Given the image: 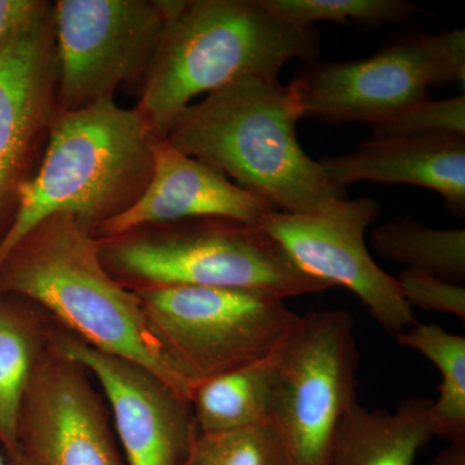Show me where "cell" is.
<instances>
[{"instance_id":"obj_4","label":"cell","mask_w":465,"mask_h":465,"mask_svg":"<svg viewBox=\"0 0 465 465\" xmlns=\"http://www.w3.org/2000/svg\"><path fill=\"white\" fill-rule=\"evenodd\" d=\"M153 134L136 108L114 100L57 112L41 162L21 186L0 264L43 220L66 213L91 232L133 207L152 179Z\"/></svg>"},{"instance_id":"obj_11","label":"cell","mask_w":465,"mask_h":465,"mask_svg":"<svg viewBox=\"0 0 465 465\" xmlns=\"http://www.w3.org/2000/svg\"><path fill=\"white\" fill-rule=\"evenodd\" d=\"M54 3L43 2L0 50V238L38 167L58 112Z\"/></svg>"},{"instance_id":"obj_9","label":"cell","mask_w":465,"mask_h":465,"mask_svg":"<svg viewBox=\"0 0 465 465\" xmlns=\"http://www.w3.org/2000/svg\"><path fill=\"white\" fill-rule=\"evenodd\" d=\"M183 0H58L54 3L58 112L114 100L139 84Z\"/></svg>"},{"instance_id":"obj_1","label":"cell","mask_w":465,"mask_h":465,"mask_svg":"<svg viewBox=\"0 0 465 465\" xmlns=\"http://www.w3.org/2000/svg\"><path fill=\"white\" fill-rule=\"evenodd\" d=\"M0 295L41 305L75 338L143 366L191 403L192 385L168 360L142 302L106 271L99 242L75 217L57 213L27 232L0 264Z\"/></svg>"},{"instance_id":"obj_18","label":"cell","mask_w":465,"mask_h":465,"mask_svg":"<svg viewBox=\"0 0 465 465\" xmlns=\"http://www.w3.org/2000/svg\"><path fill=\"white\" fill-rule=\"evenodd\" d=\"M381 258L432 274L448 282L465 280L464 229H433L409 216H396L371 232Z\"/></svg>"},{"instance_id":"obj_23","label":"cell","mask_w":465,"mask_h":465,"mask_svg":"<svg viewBox=\"0 0 465 465\" xmlns=\"http://www.w3.org/2000/svg\"><path fill=\"white\" fill-rule=\"evenodd\" d=\"M370 125L374 137H465V96L416 101Z\"/></svg>"},{"instance_id":"obj_10","label":"cell","mask_w":465,"mask_h":465,"mask_svg":"<svg viewBox=\"0 0 465 465\" xmlns=\"http://www.w3.org/2000/svg\"><path fill=\"white\" fill-rule=\"evenodd\" d=\"M379 211L371 198L341 200L314 213L275 211L262 228L299 268L331 287L351 291L381 329L397 336L416 321L396 278L379 268L366 249L365 232Z\"/></svg>"},{"instance_id":"obj_2","label":"cell","mask_w":465,"mask_h":465,"mask_svg":"<svg viewBox=\"0 0 465 465\" xmlns=\"http://www.w3.org/2000/svg\"><path fill=\"white\" fill-rule=\"evenodd\" d=\"M299 119L287 85L246 76L188 106L166 139L281 213H314L342 200V188L300 146Z\"/></svg>"},{"instance_id":"obj_8","label":"cell","mask_w":465,"mask_h":465,"mask_svg":"<svg viewBox=\"0 0 465 465\" xmlns=\"http://www.w3.org/2000/svg\"><path fill=\"white\" fill-rule=\"evenodd\" d=\"M464 79L465 30L457 29L407 36L360 60L313 61L287 87L300 118L372 124Z\"/></svg>"},{"instance_id":"obj_12","label":"cell","mask_w":465,"mask_h":465,"mask_svg":"<svg viewBox=\"0 0 465 465\" xmlns=\"http://www.w3.org/2000/svg\"><path fill=\"white\" fill-rule=\"evenodd\" d=\"M88 371L48 339L21 410L20 448L39 465H127Z\"/></svg>"},{"instance_id":"obj_26","label":"cell","mask_w":465,"mask_h":465,"mask_svg":"<svg viewBox=\"0 0 465 465\" xmlns=\"http://www.w3.org/2000/svg\"><path fill=\"white\" fill-rule=\"evenodd\" d=\"M430 465H465V442L450 443Z\"/></svg>"},{"instance_id":"obj_14","label":"cell","mask_w":465,"mask_h":465,"mask_svg":"<svg viewBox=\"0 0 465 465\" xmlns=\"http://www.w3.org/2000/svg\"><path fill=\"white\" fill-rule=\"evenodd\" d=\"M152 152L154 167L148 188L133 207L92 232L97 240L206 217L262 226L278 211L264 198L232 183L222 171L180 152L167 139L153 137Z\"/></svg>"},{"instance_id":"obj_28","label":"cell","mask_w":465,"mask_h":465,"mask_svg":"<svg viewBox=\"0 0 465 465\" xmlns=\"http://www.w3.org/2000/svg\"><path fill=\"white\" fill-rule=\"evenodd\" d=\"M0 465H7L5 457H3L2 451H0Z\"/></svg>"},{"instance_id":"obj_19","label":"cell","mask_w":465,"mask_h":465,"mask_svg":"<svg viewBox=\"0 0 465 465\" xmlns=\"http://www.w3.org/2000/svg\"><path fill=\"white\" fill-rule=\"evenodd\" d=\"M27 314L0 295V445L20 449L21 410L43 341Z\"/></svg>"},{"instance_id":"obj_5","label":"cell","mask_w":465,"mask_h":465,"mask_svg":"<svg viewBox=\"0 0 465 465\" xmlns=\"http://www.w3.org/2000/svg\"><path fill=\"white\" fill-rule=\"evenodd\" d=\"M97 242L106 271L130 290L223 287L286 300L331 289L299 268L264 228L235 220H183Z\"/></svg>"},{"instance_id":"obj_3","label":"cell","mask_w":465,"mask_h":465,"mask_svg":"<svg viewBox=\"0 0 465 465\" xmlns=\"http://www.w3.org/2000/svg\"><path fill=\"white\" fill-rule=\"evenodd\" d=\"M320 54L313 27H296L260 0H183L164 30L136 110L153 136L166 139L200 94L246 78H277L284 64Z\"/></svg>"},{"instance_id":"obj_25","label":"cell","mask_w":465,"mask_h":465,"mask_svg":"<svg viewBox=\"0 0 465 465\" xmlns=\"http://www.w3.org/2000/svg\"><path fill=\"white\" fill-rule=\"evenodd\" d=\"M41 3L42 0H0V50Z\"/></svg>"},{"instance_id":"obj_24","label":"cell","mask_w":465,"mask_h":465,"mask_svg":"<svg viewBox=\"0 0 465 465\" xmlns=\"http://www.w3.org/2000/svg\"><path fill=\"white\" fill-rule=\"evenodd\" d=\"M396 280L410 307L440 312L465 320V290L460 284L409 268L401 272Z\"/></svg>"},{"instance_id":"obj_7","label":"cell","mask_w":465,"mask_h":465,"mask_svg":"<svg viewBox=\"0 0 465 465\" xmlns=\"http://www.w3.org/2000/svg\"><path fill=\"white\" fill-rule=\"evenodd\" d=\"M274 353L271 423L290 465H327L336 428L357 403L353 318L345 311L308 312Z\"/></svg>"},{"instance_id":"obj_27","label":"cell","mask_w":465,"mask_h":465,"mask_svg":"<svg viewBox=\"0 0 465 465\" xmlns=\"http://www.w3.org/2000/svg\"><path fill=\"white\" fill-rule=\"evenodd\" d=\"M5 457H7L5 459L7 465H39L29 455H26L21 448L15 452H8V454H5Z\"/></svg>"},{"instance_id":"obj_22","label":"cell","mask_w":465,"mask_h":465,"mask_svg":"<svg viewBox=\"0 0 465 465\" xmlns=\"http://www.w3.org/2000/svg\"><path fill=\"white\" fill-rule=\"evenodd\" d=\"M188 465H290L273 423L224 433H197Z\"/></svg>"},{"instance_id":"obj_21","label":"cell","mask_w":465,"mask_h":465,"mask_svg":"<svg viewBox=\"0 0 465 465\" xmlns=\"http://www.w3.org/2000/svg\"><path fill=\"white\" fill-rule=\"evenodd\" d=\"M266 9L286 23L302 29L317 21L341 25L379 26L401 24L414 15L425 14L414 3L405 0H260Z\"/></svg>"},{"instance_id":"obj_15","label":"cell","mask_w":465,"mask_h":465,"mask_svg":"<svg viewBox=\"0 0 465 465\" xmlns=\"http://www.w3.org/2000/svg\"><path fill=\"white\" fill-rule=\"evenodd\" d=\"M324 173L347 183H409L442 195L458 217L465 213V137H374L354 152L320 161Z\"/></svg>"},{"instance_id":"obj_17","label":"cell","mask_w":465,"mask_h":465,"mask_svg":"<svg viewBox=\"0 0 465 465\" xmlns=\"http://www.w3.org/2000/svg\"><path fill=\"white\" fill-rule=\"evenodd\" d=\"M274 351L262 360L195 385L191 407L198 433L231 432L271 421Z\"/></svg>"},{"instance_id":"obj_20","label":"cell","mask_w":465,"mask_h":465,"mask_svg":"<svg viewBox=\"0 0 465 465\" xmlns=\"http://www.w3.org/2000/svg\"><path fill=\"white\" fill-rule=\"evenodd\" d=\"M402 347L414 349L442 375L439 399L430 405L434 436L450 443L465 442V338L437 323L412 324L394 336Z\"/></svg>"},{"instance_id":"obj_6","label":"cell","mask_w":465,"mask_h":465,"mask_svg":"<svg viewBox=\"0 0 465 465\" xmlns=\"http://www.w3.org/2000/svg\"><path fill=\"white\" fill-rule=\"evenodd\" d=\"M176 371L198 382L272 353L299 314L258 291L206 286L133 290Z\"/></svg>"},{"instance_id":"obj_13","label":"cell","mask_w":465,"mask_h":465,"mask_svg":"<svg viewBox=\"0 0 465 465\" xmlns=\"http://www.w3.org/2000/svg\"><path fill=\"white\" fill-rule=\"evenodd\" d=\"M50 338L99 382L125 464L188 465L198 433L188 401L133 361L101 351L74 335Z\"/></svg>"},{"instance_id":"obj_16","label":"cell","mask_w":465,"mask_h":465,"mask_svg":"<svg viewBox=\"0 0 465 465\" xmlns=\"http://www.w3.org/2000/svg\"><path fill=\"white\" fill-rule=\"evenodd\" d=\"M430 405L412 397L387 411L357 402L336 428L327 465H414L434 437Z\"/></svg>"}]
</instances>
